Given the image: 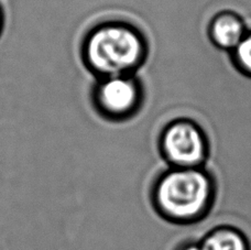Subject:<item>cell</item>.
Masks as SVG:
<instances>
[{"label": "cell", "instance_id": "obj_1", "mask_svg": "<svg viewBox=\"0 0 251 250\" xmlns=\"http://www.w3.org/2000/svg\"><path fill=\"white\" fill-rule=\"evenodd\" d=\"M149 195L152 207L162 220L177 226H192L209 215L216 183L205 167L164 166L152 178Z\"/></svg>", "mask_w": 251, "mask_h": 250}, {"label": "cell", "instance_id": "obj_2", "mask_svg": "<svg viewBox=\"0 0 251 250\" xmlns=\"http://www.w3.org/2000/svg\"><path fill=\"white\" fill-rule=\"evenodd\" d=\"M80 52L96 78L138 74L149 56V41L136 22L115 18L94 25L85 34Z\"/></svg>", "mask_w": 251, "mask_h": 250}, {"label": "cell", "instance_id": "obj_3", "mask_svg": "<svg viewBox=\"0 0 251 250\" xmlns=\"http://www.w3.org/2000/svg\"><path fill=\"white\" fill-rule=\"evenodd\" d=\"M161 123L156 146L165 166L205 167L209 157V140L203 127L190 117H174Z\"/></svg>", "mask_w": 251, "mask_h": 250}, {"label": "cell", "instance_id": "obj_4", "mask_svg": "<svg viewBox=\"0 0 251 250\" xmlns=\"http://www.w3.org/2000/svg\"><path fill=\"white\" fill-rule=\"evenodd\" d=\"M92 101L96 113L108 122L127 123L140 113L146 92L138 74L96 78Z\"/></svg>", "mask_w": 251, "mask_h": 250}, {"label": "cell", "instance_id": "obj_5", "mask_svg": "<svg viewBox=\"0 0 251 250\" xmlns=\"http://www.w3.org/2000/svg\"><path fill=\"white\" fill-rule=\"evenodd\" d=\"M245 18L230 8L214 10L207 20L206 32L213 46L223 52L230 53L248 32Z\"/></svg>", "mask_w": 251, "mask_h": 250}, {"label": "cell", "instance_id": "obj_6", "mask_svg": "<svg viewBox=\"0 0 251 250\" xmlns=\"http://www.w3.org/2000/svg\"><path fill=\"white\" fill-rule=\"evenodd\" d=\"M199 243L201 250H251L247 236L231 225L214 226Z\"/></svg>", "mask_w": 251, "mask_h": 250}, {"label": "cell", "instance_id": "obj_7", "mask_svg": "<svg viewBox=\"0 0 251 250\" xmlns=\"http://www.w3.org/2000/svg\"><path fill=\"white\" fill-rule=\"evenodd\" d=\"M229 55L235 68L241 74L251 77V28Z\"/></svg>", "mask_w": 251, "mask_h": 250}, {"label": "cell", "instance_id": "obj_8", "mask_svg": "<svg viewBox=\"0 0 251 250\" xmlns=\"http://www.w3.org/2000/svg\"><path fill=\"white\" fill-rule=\"evenodd\" d=\"M170 234H171L170 250H201L199 240L186 236L182 226L170 224Z\"/></svg>", "mask_w": 251, "mask_h": 250}, {"label": "cell", "instance_id": "obj_9", "mask_svg": "<svg viewBox=\"0 0 251 250\" xmlns=\"http://www.w3.org/2000/svg\"><path fill=\"white\" fill-rule=\"evenodd\" d=\"M3 24H4V18H3V12H2V9L0 7V35L2 33V30H3Z\"/></svg>", "mask_w": 251, "mask_h": 250}]
</instances>
